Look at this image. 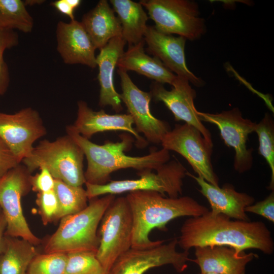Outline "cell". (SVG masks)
<instances>
[{
    "instance_id": "cell-7",
    "label": "cell",
    "mask_w": 274,
    "mask_h": 274,
    "mask_svg": "<svg viewBox=\"0 0 274 274\" xmlns=\"http://www.w3.org/2000/svg\"><path fill=\"white\" fill-rule=\"evenodd\" d=\"M133 220L126 197L115 198L100 223L99 245L96 252L106 272L116 260L131 248Z\"/></svg>"
},
{
    "instance_id": "cell-32",
    "label": "cell",
    "mask_w": 274,
    "mask_h": 274,
    "mask_svg": "<svg viewBox=\"0 0 274 274\" xmlns=\"http://www.w3.org/2000/svg\"><path fill=\"white\" fill-rule=\"evenodd\" d=\"M36 203L43 224L47 225L56 220L58 202L54 190L38 193Z\"/></svg>"
},
{
    "instance_id": "cell-37",
    "label": "cell",
    "mask_w": 274,
    "mask_h": 274,
    "mask_svg": "<svg viewBox=\"0 0 274 274\" xmlns=\"http://www.w3.org/2000/svg\"><path fill=\"white\" fill-rule=\"evenodd\" d=\"M6 228L7 222L4 214L0 209V253L3 244Z\"/></svg>"
},
{
    "instance_id": "cell-21",
    "label": "cell",
    "mask_w": 274,
    "mask_h": 274,
    "mask_svg": "<svg viewBox=\"0 0 274 274\" xmlns=\"http://www.w3.org/2000/svg\"><path fill=\"white\" fill-rule=\"evenodd\" d=\"M126 42L120 37L111 39L101 49L96 57L98 67V80L100 85L99 105L110 106L116 112L123 110L120 95L114 85V72L117 62L124 52Z\"/></svg>"
},
{
    "instance_id": "cell-40",
    "label": "cell",
    "mask_w": 274,
    "mask_h": 274,
    "mask_svg": "<svg viewBox=\"0 0 274 274\" xmlns=\"http://www.w3.org/2000/svg\"><path fill=\"white\" fill-rule=\"evenodd\" d=\"M105 274H110V272H106V273H105Z\"/></svg>"
},
{
    "instance_id": "cell-25",
    "label": "cell",
    "mask_w": 274,
    "mask_h": 274,
    "mask_svg": "<svg viewBox=\"0 0 274 274\" xmlns=\"http://www.w3.org/2000/svg\"><path fill=\"white\" fill-rule=\"evenodd\" d=\"M38 254L35 245L29 242L5 234L0 253V274H26Z\"/></svg>"
},
{
    "instance_id": "cell-30",
    "label": "cell",
    "mask_w": 274,
    "mask_h": 274,
    "mask_svg": "<svg viewBox=\"0 0 274 274\" xmlns=\"http://www.w3.org/2000/svg\"><path fill=\"white\" fill-rule=\"evenodd\" d=\"M67 255L61 253L38 254L31 261L26 274H64Z\"/></svg>"
},
{
    "instance_id": "cell-19",
    "label": "cell",
    "mask_w": 274,
    "mask_h": 274,
    "mask_svg": "<svg viewBox=\"0 0 274 274\" xmlns=\"http://www.w3.org/2000/svg\"><path fill=\"white\" fill-rule=\"evenodd\" d=\"M191 261L199 267L200 272L216 274H245L247 264L258 255L238 252L225 246L197 247Z\"/></svg>"
},
{
    "instance_id": "cell-34",
    "label": "cell",
    "mask_w": 274,
    "mask_h": 274,
    "mask_svg": "<svg viewBox=\"0 0 274 274\" xmlns=\"http://www.w3.org/2000/svg\"><path fill=\"white\" fill-rule=\"evenodd\" d=\"M245 212L255 214L274 222L273 191L263 200L253 203L245 209Z\"/></svg>"
},
{
    "instance_id": "cell-2",
    "label": "cell",
    "mask_w": 274,
    "mask_h": 274,
    "mask_svg": "<svg viewBox=\"0 0 274 274\" xmlns=\"http://www.w3.org/2000/svg\"><path fill=\"white\" fill-rule=\"evenodd\" d=\"M132 214V248L146 249L164 243L165 240L151 241V231L157 228L167 230L172 220L181 217H196L209 210L193 198L167 197L153 191L130 192L126 196Z\"/></svg>"
},
{
    "instance_id": "cell-33",
    "label": "cell",
    "mask_w": 274,
    "mask_h": 274,
    "mask_svg": "<svg viewBox=\"0 0 274 274\" xmlns=\"http://www.w3.org/2000/svg\"><path fill=\"white\" fill-rule=\"evenodd\" d=\"M40 172L36 175H30L29 178L31 188L38 193L48 192L54 190L55 179L50 172L44 166L40 168Z\"/></svg>"
},
{
    "instance_id": "cell-5",
    "label": "cell",
    "mask_w": 274,
    "mask_h": 274,
    "mask_svg": "<svg viewBox=\"0 0 274 274\" xmlns=\"http://www.w3.org/2000/svg\"><path fill=\"white\" fill-rule=\"evenodd\" d=\"M84 156L80 147L66 134L53 141H40L22 162L30 174L44 166L55 179L71 185L82 186L86 182Z\"/></svg>"
},
{
    "instance_id": "cell-6",
    "label": "cell",
    "mask_w": 274,
    "mask_h": 274,
    "mask_svg": "<svg viewBox=\"0 0 274 274\" xmlns=\"http://www.w3.org/2000/svg\"><path fill=\"white\" fill-rule=\"evenodd\" d=\"M184 165L173 159L160 166L156 173L151 170L138 172L137 179L111 180L104 185H94L86 182L88 200L101 195L118 194L136 191H153L164 196L176 198L182 194L183 179L187 176Z\"/></svg>"
},
{
    "instance_id": "cell-16",
    "label": "cell",
    "mask_w": 274,
    "mask_h": 274,
    "mask_svg": "<svg viewBox=\"0 0 274 274\" xmlns=\"http://www.w3.org/2000/svg\"><path fill=\"white\" fill-rule=\"evenodd\" d=\"M144 41L147 45V52L159 59L172 73L186 78L197 87L203 86V80L196 76L187 66L185 56V38L164 33L154 26H148Z\"/></svg>"
},
{
    "instance_id": "cell-23",
    "label": "cell",
    "mask_w": 274,
    "mask_h": 274,
    "mask_svg": "<svg viewBox=\"0 0 274 274\" xmlns=\"http://www.w3.org/2000/svg\"><path fill=\"white\" fill-rule=\"evenodd\" d=\"M144 41L129 46L119 58L117 66L119 69L127 72L134 71L155 81L156 82L172 85L176 75L168 70L155 57L146 54L144 51Z\"/></svg>"
},
{
    "instance_id": "cell-31",
    "label": "cell",
    "mask_w": 274,
    "mask_h": 274,
    "mask_svg": "<svg viewBox=\"0 0 274 274\" xmlns=\"http://www.w3.org/2000/svg\"><path fill=\"white\" fill-rule=\"evenodd\" d=\"M18 43L19 37L16 31L0 28V96L6 92L10 80L8 66L4 60V52Z\"/></svg>"
},
{
    "instance_id": "cell-27",
    "label": "cell",
    "mask_w": 274,
    "mask_h": 274,
    "mask_svg": "<svg viewBox=\"0 0 274 274\" xmlns=\"http://www.w3.org/2000/svg\"><path fill=\"white\" fill-rule=\"evenodd\" d=\"M33 27V18L23 1L0 0V28L28 33Z\"/></svg>"
},
{
    "instance_id": "cell-9",
    "label": "cell",
    "mask_w": 274,
    "mask_h": 274,
    "mask_svg": "<svg viewBox=\"0 0 274 274\" xmlns=\"http://www.w3.org/2000/svg\"><path fill=\"white\" fill-rule=\"evenodd\" d=\"M30 174L23 164H19L0 178V209L7 222L5 235L38 245L41 240L29 228L21 206V198L31 188Z\"/></svg>"
},
{
    "instance_id": "cell-15",
    "label": "cell",
    "mask_w": 274,
    "mask_h": 274,
    "mask_svg": "<svg viewBox=\"0 0 274 274\" xmlns=\"http://www.w3.org/2000/svg\"><path fill=\"white\" fill-rule=\"evenodd\" d=\"M170 90L166 89L162 84L155 82L150 91L152 97L162 101L172 112L175 121H183L198 129L211 145L213 146L210 131L199 118L194 100L196 91L185 78L176 76Z\"/></svg>"
},
{
    "instance_id": "cell-13",
    "label": "cell",
    "mask_w": 274,
    "mask_h": 274,
    "mask_svg": "<svg viewBox=\"0 0 274 274\" xmlns=\"http://www.w3.org/2000/svg\"><path fill=\"white\" fill-rule=\"evenodd\" d=\"M47 134L39 113L30 107L14 114L0 112V138L20 163L29 156L33 143Z\"/></svg>"
},
{
    "instance_id": "cell-3",
    "label": "cell",
    "mask_w": 274,
    "mask_h": 274,
    "mask_svg": "<svg viewBox=\"0 0 274 274\" xmlns=\"http://www.w3.org/2000/svg\"><path fill=\"white\" fill-rule=\"evenodd\" d=\"M66 131L80 147L86 158L87 166L84 177L86 182L89 184H106L111 181V174L121 169L156 170L170 160L169 151L163 148L143 156L126 155L124 151L131 147L132 142V139L128 135H125L121 142H107L100 145L83 137L71 125L67 126Z\"/></svg>"
},
{
    "instance_id": "cell-14",
    "label": "cell",
    "mask_w": 274,
    "mask_h": 274,
    "mask_svg": "<svg viewBox=\"0 0 274 274\" xmlns=\"http://www.w3.org/2000/svg\"><path fill=\"white\" fill-rule=\"evenodd\" d=\"M122 93L120 98L131 117L138 132L142 133L147 142L160 144L163 136L170 130L169 124L158 119L152 114L150 102L151 92L139 89L132 81L127 72L118 69Z\"/></svg>"
},
{
    "instance_id": "cell-1",
    "label": "cell",
    "mask_w": 274,
    "mask_h": 274,
    "mask_svg": "<svg viewBox=\"0 0 274 274\" xmlns=\"http://www.w3.org/2000/svg\"><path fill=\"white\" fill-rule=\"evenodd\" d=\"M177 239L186 251L208 246H225L238 252L254 249L267 255L274 251L271 232L263 222L234 220L210 211L186 220Z\"/></svg>"
},
{
    "instance_id": "cell-22",
    "label": "cell",
    "mask_w": 274,
    "mask_h": 274,
    "mask_svg": "<svg viewBox=\"0 0 274 274\" xmlns=\"http://www.w3.org/2000/svg\"><path fill=\"white\" fill-rule=\"evenodd\" d=\"M81 22L96 49L100 50L113 38L122 37L120 21L106 0L99 1Z\"/></svg>"
},
{
    "instance_id": "cell-20",
    "label": "cell",
    "mask_w": 274,
    "mask_h": 274,
    "mask_svg": "<svg viewBox=\"0 0 274 274\" xmlns=\"http://www.w3.org/2000/svg\"><path fill=\"white\" fill-rule=\"evenodd\" d=\"M187 176L193 178L199 186V191L208 200L212 213L221 214L234 220H250L245 209L254 203V197L246 193L237 191L230 184H225L220 187L188 172Z\"/></svg>"
},
{
    "instance_id": "cell-26",
    "label": "cell",
    "mask_w": 274,
    "mask_h": 274,
    "mask_svg": "<svg viewBox=\"0 0 274 274\" xmlns=\"http://www.w3.org/2000/svg\"><path fill=\"white\" fill-rule=\"evenodd\" d=\"M54 190L58 202L56 220L78 213L88 205L86 190L82 186L71 185L55 179Z\"/></svg>"
},
{
    "instance_id": "cell-17",
    "label": "cell",
    "mask_w": 274,
    "mask_h": 274,
    "mask_svg": "<svg viewBox=\"0 0 274 274\" xmlns=\"http://www.w3.org/2000/svg\"><path fill=\"white\" fill-rule=\"evenodd\" d=\"M57 50L63 62L81 64L91 68L96 66V49L81 22L60 21L56 27Z\"/></svg>"
},
{
    "instance_id": "cell-18",
    "label": "cell",
    "mask_w": 274,
    "mask_h": 274,
    "mask_svg": "<svg viewBox=\"0 0 274 274\" xmlns=\"http://www.w3.org/2000/svg\"><path fill=\"white\" fill-rule=\"evenodd\" d=\"M133 124V120L128 114H109L102 110L95 111L86 102L79 100L77 117L71 125L77 132L87 139L95 133L106 131H127L135 138L138 147L146 146L147 141L139 135Z\"/></svg>"
},
{
    "instance_id": "cell-36",
    "label": "cell",
    "mask_w": 274,
    "mask_h": 274,
    "mask_svg": "<svg viewBox=\"0 0 274 274\" xmlns=\"http://www.w3.org/2000/svg\"><path fill=\"white\" fill-rule=\"evenodd\" d=\"M81 3L80 0H57L51 3V5L59 12L73 20L75 19L74 11Z\"/></svg>"
},
{
    "instance_id": "cell-8",
    "label": "cell",
    "mask_w": 274,
    "mask_h": 274,
    "mask_svg": "<svg viewBox=\"0 0 274 274\" xmlns=\"http://www.w3.org/2000/svg\"><path fill=\"white\" fill-rule=\"evenodd\" d=\"M155 27L168 35L176 34L186 40L199 39L207 31L198 4L188 0H142Z\"/></svg>"
},
{
    "instance_id": "cell-38",
    "label": "cell",
    "mask_w": 274,
    "mask_h": 274,
    "mask_svg": "<svg viewBox=\"0 0 274 274\" xmlns=\"http://www.w3.org/2000/svg\"><path fill=\"white\" fill-rule=\"evenodd\" d=\"M44 2V1L42 0H27L25 1L24 2V4L25 6L28 5V6H32L35 4H42Z\"/></svg>"
},
{
    "instance_id": "cell-11",
    "label": "cell",
    "mask_w": 274,
    "mask_h": 274,
    "mask_svg": "<svg viewBox=\"0 0 274 274\" xmlns=\"http://www.w3.org/2000/svg\"><path fill=\"white\" fill-rule=\"evenodd\" d=\"M178 239L146 249L131 248L120 256L112 266L110 274H144L149 269L171 265L179 273L188 267L191 261L189 251L177 250Z\"/></svg>"
},
{
    "instance_id": "cell-4",
    "label": "cell",
    "mask_w": 274,
    "mask_h": 274,
    "mask_svg": "<svg viewBox=\"0 0 274 274\" xmlns=\"http://www.w3.org/2000/svg\"><path fill=\"white\" fill-rule=\"evenodd\" d=\"M115 198L113 194L92 198L82 211L61 218L58 228L45 244V253L96 252L99 245L97 228Z\"/></svg>"
},
{
    "instance_id": "cell-39",
    "label": "cell",
    "mask_w": 274,
    "mask_h": 274,
    "mask_svg": "<svg viewBox=\"0 0 274 274\" xmlns=\"http://www.w3.org/2000/svg\"><path fill=\"white\" fill-rule=\"evenodd\" d=\"M198 274H216V273H202V272H200Z\"/></svg>"
},
{
    "instance_id": "cell-28",
    "label": "cell",
    "mask_w": 274,
    "mask_h": 274,
    "mask_svg": "<svg viewBox=\"0 0 274 274\" xmlns=\"http://www.w3.org/2000/svg\"><path fill=\"white\" fill-rule=\"evenodd\" d=\"M254 132L258 138L259 153L266 160L271 170L269 190L274 189V123L272 117L266 113L259 123H256Z\"/></svg>"
},
{
    "instance_id": "cell-24",
    "label": "cell",
    "mask_w": 274,
    "mask_h": 274,
    "mask_svg": "<svg viewBox=\"0 0 274 274\" xmlns=\"http://www.w3.org/2000/svg\"><path fill=\"white\" fill-rule=\"evenodd\" d=\"M122 26V37L129 46L144 40L148 17L140 3L131 0H111Z\"/></svg>"
},
{
    "instance_id": "cell-10",
    "label": "cell",
    "mask_w": 274,
    "mask_h": 274,
    "mask_svg": "<svg viewBox=\"0 0 274 274\" xmlns=\"http://www.w3.org/2000/svg\"><path fill=\"white\" fill-rule=\"evenodd\" d=\"M160 144L162 148L175 151L185 158L198 176L219 186V178L211 161L213 146L196 128L186 123L176 124L163 136Z\"/></svg>"
},
{
    "instance_id": "cell-12",
    "label": "cell",
    "mask_w": 274,
    "mask_h": 274,
    "mask_svg": "<svg viewBox=\"0 0 274 274\" xmlns=\"http://www.w3.org/2000/svg\"><path fill=\"white\" fill-rule=\"evenodd\" d=\"M197 113L201 122L216 125L225 144L234 149V169L241 174L249 170L253 165V149H248L246 143L256 123L244 118L238 108L216 114L198 111Z\"/></svg>"
},
{
    "instance_id": "cell-29",
    "label": "cell",
    "mask_w": 274,
    "mask_h": 274,
    "mask_svg": "<svg viewBox=\"0 0 274 274\" xmlns=\"http://www.w3.org/2000/svg\"><path fill=\"white\" fill-rule=\"evenodd\" d=\"M64 274H105L104 268L96 256V252L82 251L70 253Z\"/></svg>"
},
{
    "instance_id": "cell-35",
    "label": "cell",
    "mask_w": 274,
    "mask_h": 274,
    "mask_svg": "<svg viewBox=\"0 0 274 274\" xmlns=\"http://www.w3.org/2000/svg\"><path fill=\"white\" fill-rule=\"evenodd\" d=\"M19 164L11 150L0 138V178Z\"/></svg>"
}]
</instances>
